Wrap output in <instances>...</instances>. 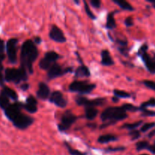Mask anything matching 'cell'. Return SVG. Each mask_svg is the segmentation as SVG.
<instances>
[{
    "instance_id": "16",
    "label": "cell",
    "mask_w": 155,
    "mask_h": 155,
    "mask_svg": "<svg viewBox=\"0 0 155 155\" xmlns=\"http://www.w3.org/2000/svg\"><path fill=\"white\" fill-rule=\"evenodd\" d=\"M50 89L45 83L41 82L39 83L38 89L36 91V96L42 100H46L50 97Z\"/></svg>"
},
{
    "instance_id": "9",
    "label": "cell",
    "mask_w": 155,
    "mask_h": 155,
    "mask_svg": "<svg viewBox=\"0 0 155 155\" xmlns=\"http://www.w3.org/2000/svg\"><path fill=\"white\" fill-rule=\"evenodd\" d=\"M18 39L16 38H12L6 42V52H7L8 61L12 64L17 63V51H18Z\"/></svg>"
},
{
    "instance_id": "19",
    "label": "cell",
    "mask_w": 155,
    "mask_h": 155,
    "mask_svg": "<svg viewBox=\"0 0 155 155\" xmlns=\"http://www.w3.org/2000/svg\"><path fill=\"white\" fill-rule=\"evenodd\" d=\"M117 12V11H116V12H111L107 14L105 27L108 30H114V29H115L117 27L116 21H115L114 18V15Z\"/></svg>"
},
{
    "instance_id": "51",
    "label": "cell",
    "mask_w": 155,
    "mask_h": 155,
    "mask_svg": "<svg viewBox=\"0 0 155 155\" xmlns=\"http://www.w3.org/2000/svg\"><path fill=\"white\" fill-rule=\"evenodd\" d=\"M140 155H149V154H140Z\"/></svg>"
},
{
    "instance_id": "34",
    "label": "cell",
    "mask_w": 155,
    "mask_h": 155,
    "mask_svg": "<svg viewBox=\"0 0 155 155\" xmlns=\"http://www.w3.org/2000/svg\"><path fill=\"white\" fill-rule=\"evenodd\" d=\"M126 150V148L124 146H118V147H108L105 148L104 151L105 152H118V151H123Z\"/></svg>"
},
{
    "instance_id": "29",
    "label": "cell",
    "mask_w": 155,
    "mask_h": 155,
    "mask_svg": "<svg viewBox=\"0 0 155 155\" xmlns=\"http://www.w3.org/2000/svg\"><path fill=\"white\" fill-rule=\"evenodd\" d=\"M155 107V98H151L147 101L142 103L139 107V111H141L142 109H147L148 107Z\"/></svg>"
},
{
    "instance_id": "44",
    "label": "cell",
    "mask_w": 155,
    "mask_h": 155,
    "mask_svg": "<svg viewBox=\"0 0 155 155\" xmlns=\"http://www.w3.org/2000/svg\"><path fill=\"white\" fill-rule=\"evenodd\" d=\"M4 81H5V77H3L2 74V71H0V86L4 87Z\"/></svg>"
},
{
    "instance_id": "3",
    "label": "cell",
    "mask_w": 155,
    "mask_h": 155,
    "mask_svg": "<svg viewBox=\"0 0 155 155\" xmlns=\"http://www.w3.org/2000/svg\"><path fill=\"white\" fill-rule=\"evenodd\" d=\"M28 80L27 71L24 68H6L5 71V80L6 82H12L15 84H18L22 81Z\"/></svg>"
},
{
    "instance_id": "15",
    "label": "cell",
    "mask_w": 155,
    "mask_h": 155,
    "mask_svg": "<svg viewBox=\"0 0 155 155\" xmlns=\"http://www.w3.org/2000/svg\"><path fill=\"white\" fill-rule=\"evenodd\" d=\"M23 108L30 114H35L38 110V102L33 95H30L26 99V102L23 104Z\"/></svg>"
},
{
    "instance_id": "20",
    "label": "cell",
    "mask_w": 155,
    "mask_h": 155,
    "mask_svg": "<svg viewBox=\"0 0 155 155\" xmlns=\"http://www.w3.org/2000/svg\"><path fill=\"white\" fill-rule=\"evenodd\" d=\"M118 139L117 136L113 134H106V135H101L98 138V142L100 144H107L109 142H114Z\"/></svg>"
},
{
    "instance_id": "22",
    "label": "cell",
    "mask_w": 155,
    "mask_h": 155,
    "mask_svg": "<svg viewBox=\"0 0 155 155\" xmlns=\"http://www.w3.org/2000/svg\"><path fill=\"white\" fill-rule=\"evenodd\" d=\"M98 110L95 107H85V117L89 120H93L98 116Z\"/></svg>"
},
{
    "instance_id": "47",
    "label": "cell",
    "mask_w": 155,
    "mask_h": 155,
    "mask_svg": "<svg viewBox=\"0 0 155 155\" xmlns=\"http://www.w3.org/2000/svg\"><path fill=\"white\" fill-rule=\"evenodd\" d=\"M112 101H114V102H117L118 101H119V98H117V97H114V98H112Z\"/></svg>"
},
{
    "instance_id": "2",
    "label": "cell",
    "mask_w": 155,
    "mask_h": 155,
    "mask_svg": "<svg viewBox=\"0 0 155 155\" xmlns=\"http://www.w3.org/2000/svg\"><path fill=\"white\" fill-rule=\"evenodd\" d=\"M128 117L127 111L124 110L122 107H108L102 111L101 114V119L104 123L108 121H113L117 123V121L123 120Z\"/></svg>"
},
{
    "instance_id": "46",
    "label": "cell",
    "mask_w": 155,
    "mask_h": 155,
    "mask_svg": "<svg viewBox=\"0 0 155 155\" xmlns=\"http://www.w3.org/2000/svg\"><path fill=\"white\" fill-rule=\"evenodd\" d=\"M154 135H155V130H153V131H151V133H150L149 134H148V137L151 138V137H153V136H154Z\"/></svg>"
},
{
    "instance_id": "8",
    "label": "cell",
    "mask_w": 155,
    "mask_h": 155,
    "mask_svg": "<svg viewBox=\"0 0 155 155\" xmlns=\"http://www.w3.org/2000/svg\"><path fill=\"white\" fill-rule=\"evenodd\" d=\"M76 103L80 106H84L85 107H95L97 106H102L106 103V98H98L95 99H88L83 95H77L75 98Z\"/></svg>"
},
{
    "instance_id": "18",
    "label": "cell",
    "mask_w": 155,
    "mask_h": 155,
    "mask_svg": "<svg viewBox=\"0 0 155 155\" xmlns=\"http://www.w3.org/2000/svg\"><path fill=\"white\" fill-rule=\"evenodd\" d=\"M76 78H83V77H89L91 76L90 71H89V68L84 64L80 65L79 67H77V68L76 69L75 72Z\"/></svg>"
},
{
    "instance_id": "33",
    "label": "cell",
    "mask_w": 155,
    "mask_h": 155,
    "mask_svg": "<svg viewBox=\"0 0 155 155\" xmlns=\"http://www.w3.org/2000/svg\"><path fill=\"white\" fill-rule=\"evenodd\" d=\"M155 127V123H146V124H143L142 127H141L140 132L142 133H146L148 130H150L151 129Z\"/></svg>"
},
{
    "instance_id": "39",
    "label": "cell",
    "mask_w": 155,
    "mask_h": 155,
    "mask_svg": "<svg viewBox=\"0 0 155 155\" xmlns=\"http://www.w3.org/2000/svg\"><path fill=\"white\" fill-rule=\"evenodd\" d=\"M124 24H125V25L127 26V27H132V26H133V24H134L133 18H132V17H127L125 19V21H124Z\"/></svg>"
},
{
    "instance_id": "5",
    "label": "cell",
    "mask_w": 155,
    "mask_h": 155,
    "mask_svg": "<svg viewBox=\"0 0 155 155\" xmlns=\"http://www.w3.org/2000/svg\"><path fill=\"white\" fill-rule=\"evenodd\" d=\"M96 88L95 83H89L86 81L75 80L72 82L69 86L70 92H78L80 95L89 94Z\"/></svg>"
},
{
    "instance_id": "35",
    "label": "cell",
    "mask_w": 155,
    "mask_h": 155,
    "mask_svg": "<svg viewBox=\"0 0 155 155\" xmlns=\"http://www.w3.org/2000/svg\"><path fill=\"white\" fill-rule=\"evenodd\" d=\"M142 83H143L147 88H148V89H151V90L153 91H155V82L152 81V80H144V81L142 82Z\"/></svg>"
},
{
    "instance_id": "43",
    "label": "cell",
    "mask_w": 155,
    "mask_h": 155,
    "mask_svg": "<svg viewBox=\"0 0 155 155\" xmlns=\"http://www.w3.org/2000/svg\"><path fill=\"white\" fill-rule=\"evenodd\" d=\"M148 151L151 153V154H155V142L153 145H150L149 148H148Z\"/></svg>"
},
{
    "instance_id": "48",
    "label": "cell",
    "mask_w": 155,
    "mask_h": 155,
    "mask_svg": "<svg viewBox=\"0 0 155 155\" xmlns=\"http://www.w3.org/2000/svg\"><path fill=\"white\" fill-rule=\"evenodd\" d=\"M148 2H150L151 3H155V0H148Z\"/></svg>"
},
{
    "instance_id": "24",
    "label": "cell",
    "mask_w": 155,
    "mask_h": 155,
    "mask_svg": "<svg viewBox=\"0 0 155 155\" xmlns=\"http://www.w3.org/2000/svg\"><path fill=\"white\" fill-rule=\"evenodd\" d=\"M10 104L9 98L5 95L0 92V107L5 110Z\"/></svg>"
},
{
    "instance_id": "13",
    "label": "cell",
    "mask_w": 155,
    "mask_h": 155,
    "mask_svg": "<svg viewBox=\"0 0 155 155\" xmlns=\"http://www.w3.org/2000/svg\"><path fill=\"white\" fill-rule=\"evenodd\" d=\"M49 101L61 108H64L68 105V100L60 91H54L50 95Z\"/></svg>"
},
{
    "instance_id": "12",
    "label": "cell",
    "mask_w": 155,
    "mask_h": 155,
    "mask_svg": "<svg viewBox=\"0 0 155 155\" xmlns=\"http://www.w3.org/2000/svg\"><path fill=\"white\" fill-rule=\"evenodd\" d=\"M23 103L21 102H15L13 104H11L5 111L6 117L10 121H13L15 117L18 116L21 113V108H23Z\"/></svg>"
},
{
    "instance_id": "17",
    "label": "cell",
    "mask_w": 155,
    "mask_h": 155,
    "mask_svg": "<svg viewBox=\"0 0 155 155\" xmlns=\"http://www.w3.org/2000/svg\"><path fill=\"white\" fill-rule=\"evenodd\" d=\"M101 64L103 66L105 67H110L114 64V61L113 58H112L110 53L108 50L104 49L101 51Z\"/></svg>"
},
{
    "instance_id": "31",
    "label": "cell",
    "mask_w": 155,
    "mask_h": 155,
    "mask_svg": "<svg viewBox=\"0 0 155 155\" xmlns=\"http://www.w3.org/2000/svg\"><path fill=\"white\" fill-rule=\"evenodd\" d=\"M121 107L124 108V110L125 111H133V112H136V111H139V107H136V106L133 105L131 104H123Z\"/></svg>"
},
{
    "instance_id": "49",
    "label": "cell",
    "mask_w": 155,
    "mask_h": 155,
    "mask_svg": "<svg viewBox=\"0 0 155 155\" xmlns=\"http://www.w3.org/2000/svg\"><path fill=\"white\" fill-rule=\"evenodd\" d=\"M74 2H76V3H77V4H79V3H80V2H77V1H74Z\"/></svg>"
},
{
    "instance_id": "30",
    "label": "cell",
    "mask_w": 155,
    "mask_h": 155,
    "mask_svg": "<svg viewBox=\"0 0 155 155\" xmlns=\"http://www.w3.org/2000/svg\"><path fill=\"white\" fill-rule=\"evenodd\" d=\"M83 3H84L85 12H86V15H88V17H89V18H91V19H92V20H95V19H96V16H95V15L93 14V12H92V11H91L90 7H89V5H88L87 2L84 1V2H83Z\"/></svg>"
},
{
    "instance_id": "7",
    "label": "cell",
    "mask_w": 155,
    "mask_h": 155,
    "mask_svg": "<svg viewBox=\"0 0 155 155\" xmlns=\"http://www.w3.org/2000/svg\"><path fill=\"white\" fill-rule=\"evenodd\" d=\"M61 56L57 52L54 51H47L44 57L39 61V66L42 70L48 71L54 64L56 63V61L60 58Z\"/></svg>"
},
{
    "instance_id": "42",
    "label": "cell",
    "mask_w": 155,
    "mask_h": 155,
    "mask_svg": "<svg viewBox=\"0 0 155 155\" xmlns=\"http://www.w3.org/2000/svg\"><path fill=\"white\" fill-rule=\"evenodd\" d=\"M20 88H21V90L25 92V91H27L29 89V88H30V85H29L28 83H23L22 85H21Z\"/></svg>"
},
{
    "instance_id": "23",
    "label": "cell",
    "mask_w": 155,
    "mask_h": 155,
    "mask_svg": "<svg viewBox=\"0 0 155 155\" xmlns=\"http://www.w3.org/2000/svg\"><path fill=\"white\" fill-rule=\"evenodd\" d=\"M115 4L117 5L121 9L123 10H126V11H134V8L133 7L131 4L130 2L127 1H124V0H113Z\"/></svg>"
},
{
    "instance_id": "36",
    "label": "cell",
    "mask_w": 155,
    "mask_h": 155,
    "mask_svg": "<svg viewBox=\"0 0 155 155\" xmlns=\"http://www.w3.org/2000/svg\"><path fill=\"white\" fill-rule=\"evenodd\" d=\"M142 116L144 117H155V111L154 110H150L148 109H142Z\"/></svg>"
},
{
    "instance_id": "32",
    "label": "cell",
    "mask_w": 155,
    "mask_h": 155,
    "mask_svg": "<svg viewBox=\"0 0 155 155\" xmlns=\"http://www.w3.org/2000/svg\"><path fill=\"white\" fill-rule=\"evenodd\" d=\"M129 136L131 137V140H137L141 137V132L137 130H132V131L129 132Z\"/></svg>"
},
{
    "instance_id": "25",
    "label": "cell",
    "mask_w": 155,
    "mask_h": 155,
    "mask_svg": "<svg viewBox=\"0 0 155 155\" xmlns=\"http://www.w3.org/2000/svg\"><path fill=\"white\" fill-rule=\"evenodd\" d=\"M143 124V120H139L137 121V122L133 123V124H125L121 127L122 129H127V130H129L130 131H132V130H135L138 128V127H140L142 124Z\"/></svg>"
},
{
    "instance_id": "38",
    "label": "cell",
    "mask_w": 155,
    "mask_h": 155,
    "mask_svg": "<svg viewBox=\"0 0 155 155\" xmlns=\"http://www.w3.org/2000/svg\"><path fill=\"white\" fill-rule=\"evenodd\" d=\"M89 3H90L92 7L95 8H101V2L100 0H90Z\"/></svg>"
},
{
    "instance_id": "10",
    "label": "cell",
    "mask_w": 155,
    "mask_h": 155,
    "mask_svg": "<svg viewBox=\"0 0 155 155\" xmlns=\"http://www.w3.org/2000/svg\"><path fill=\"white\" fill-rule=\"evenodd\" d=\"M73 72V68L72 67H68V68H63L61 65L59 64H54L48 70V73H47V77L49 80H53L57 77H61V76L65 75L67 74Z\"/></svg>"
},
{
    "instance_id": "26",
    "label": "cell",
    "mask_w": 155,
    "mask_h": 155,
    "mask_svg": "<svg viewBox=\"0 0 155 155\" xmlns=\"http://www.w3.org/2000/svg\"><path fill=\"white\" fill-rule=\"evenodd\" d=\"M113 93L115 97L118 98H130L131 97L129 92H125L124 90H119V89H114L113 91Z\"/></svg>"
},
{
    "instance_id": "37",
    "label": "cell",
    "mask_w": 155,
    "mask_h": 155,
    "mask_svg": "<svg viewBox=\"0 0 155 155\" xmlns=\"http://www.w3.org/2000/svg\"><path fill=\"white\" fill-rule=\"evenodd\" d=\"M116 42L120 45L119 47H128V41H127V39H117Z\"/></svg>"
},
{
    "instance_id": "45",
    "label": "cell",
    "mask_w": 155,
    "mask_h": 155,
    "mask_svg": "<svg viewBox=\"0 0 155 155\" xmlns=\"http://www.w3.org/2000/svg\"><path fill=\"white\" fill-rule=\"evenodd\" d=\"M41 42H42V39H41L39 36H36V37H34V40H33V42H34L35 44H37V45H39V44L41 43Z\"/></svg>"
},
{
    "instance_id": "1",
    "label": "cell",
    "mask_w": 155,
    "mask_h": 155,
    "mask_svg": "<svg viewBox=\"0 0 155 155\" xmlns=\"http://www.w3.org/2000/svg\"><path fill=\"white\" fill-rule=\"evenodd\" d=\"M39 55V51L36 44L31 39H27L21 45V67L30 74L33 73V65Z\"/></svg>"
},
{
    "instance_id": "41",
    "label": "cell",
    "mask_w": 155,
    "mask_h": 155,
    "mask_svg": "<svg viewBox=\"0 0 155 155\" xmlns=\"http://www.w3.org/2000/svg\"><path fill=\"white\" fill-rule=\"evenodd\" d=\"M5 58V54H0V71H2L3 70V65H2V61Z\"/></svg>"
},
{
    "instance_id": "14",
    "label": "cell",
    "mask_w": 155,
    "mask_h": 155,
    "mask_svg": "<svg viewBox=\"0 0 155 155\" xmlns=\"http://www.w3.org/2000/svg\"><path fill=\"white\" fill-rule=\"evenodd\" d=\"M48 35H49L50 39H52L54 42H58V43H64L67 41L66 37H65L61 29L59 28L55 24H53L51 26V28Z\"/></svg>"
},
{
    "instance_id": "27",
    "label": "cell",
    "mask_w": 155,
    "mask_h": 155,
    "mask_svg": "<svg viewBox=\"0 0 155 155\" xmlns=\"http://www.w3.org/2000/svg\"><path fill=\"white\" fill-rule=\"evenodd\" d=\"M64 145L65 147H66L67 150H68V153L71 155H87L86 153L81 152V151H80L79 150L74 149V148H72V147L70 145V144H68V142H64Z\"/></svg>"
},
{
    "instance_id": "6",
    "label": "cell",
    "mask_w": 155,
    "mask_h": 155,
    "mask_svg": "<svg viewBox=\"0 0 155 155\" xmlns=\"http://www.w3.org/2000/svg\"><path fill=\"white\" fill-rule=\"evenodd\" d=\"M77 118L78 117L71 110H67L61 117L60 123L58 124V129L61 133L68 131L71 129V126L77 121Z\"/></svg>"
},
{
    "instance_id": "28",
    "label": "cell",
    "mask_w": 155,
    "mask_h": 155,
    "mask_svg": "<svg viewBox=\"0 0 155 155\" xmlns=\"http://www.w3.org/2000/svg\"><path fill=\"white\" fill-rule=\"evenodd\" d=\"M149 146H150L149 142L146 140L139 141V142H138L136 144V151H140L145 149L148 150V148H149Z\"/></svg>"
},
{
    "instance_id": "50",
    "label": "cell",
    "mask_w": 155,
    "mask_h": 155,
    "mask_svg": "<svg viewBox=\"0 0 155 155\" xmlns=\"http://www.w3.org/2000/svg\"><path fill=\"white\" fill-rule=\"evenodd\" d=\"M152 6H153V7H154V8H155V3H152Z\"/></svg>"
},
{
    "instance_id": "4",
    "label": "cell",
    "mask_w": 155,
    "mask_h": 155,
    "mask_svg": "<svg viewBox=\"0 0 155 155\" xmlns=\"http://www.w3.org/2000/svg\"><path fill=\"white\" fill-rule=\"evenodd\" d=\"M148 46L147 44H144L138 51V55L142 58L146 67L147 70L151 74H155V54L150 55L148 53Z\"/></svg>"
},
{
    "instance_id": "21",
    "label": "cell",
    "mask_w": 155,
    "mask_h": 155,
    "mask_svg": "<svg viewBox=\"0 0 155 155\" xmlns=\"http://www.w3.org/2000/svg\"><path fill=\"white\" fill-rule=\"evenodd\" d=\"M1 92L4 94V95H5L8 98H11V99L14 100V101H17L18 100V95L17 94V92L14 89H11V88L8 87V86H5L4 87H2Z\"/></svg>"
},
{
    "instance_id": "40",
    "label": "cell",
    "mask_w": 155,
    "mask_h": 155,
    "mask_svg": "<svg viewBox=\"0 0 155 155\" xmlns=\"http://www.w3.org/2000/svg\"><path fill=\"white\" fill-rule=\"evenodd\" d=\"M5 49H6V45H5L4 40L0 38V54H4Z\"/></svg>"
},
{
    "instance_id": "11",
    "label": "cell",
    "mask_w": 155,
    "mask_h": 155,
    "mask_svg": "<svg viewBox=\"0 0 155 155\" xmlns=\"http://www.w3.org/2000/svg\"><path fill=\"white\" fill-rule=\"evenodd\" d=\"M34 123V119L32 117L21 113L12 121V124L16 128L20 130H26Z\"/></svg>"
}]
</instances>
